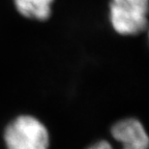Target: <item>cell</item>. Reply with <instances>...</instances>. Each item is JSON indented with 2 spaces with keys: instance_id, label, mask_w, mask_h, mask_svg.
I'll return each mask as SVG.
<instances>
[{
  "instance_id": "7a4b0ae2",
  "label": "cell",
  "mask_w": 149,
  "mask_h": 149,
  "mask_svg": "<svg viewBox=\"0 0 149 149\" xmlns=\"http://www.w3.org/2000/svg\"><path fill=\"white\" fill-rule=\"evenodd\" d=\"M111 23L120 34L133 35L147 26L148 0H112Z\"/></svg>"
},
{
  "instance_id": "6da1fadb",
  "label": "cell",
  "mask_w": 149,
  "mask_h": 149,
  "mask_svg": "<svg viewBox=\"0 0 149 149\" xmlns=\"http://www.w3.org/2000/svg\"><path fill=\"white\" fill-rule=\"evenodd\" d=\"M7 149H49V134L45 125L31 116H21L7 126Z\"/></svg>"
},
{
  "instance_id": "3957f363",
  "label": "cell",
  "mask_w": 149,
  "mask_h": 149,
  "mask_svg": "<svg viewBox=\"0 0 149 149\" xmlns=\"http://www.w3.org/2000/svg\"><path fill=\"white\" fill-rule=\"evenodd\" d=\"M113 139L120 145L119 149H148L149 140L140 121L128 118L117 122L111 130ZM88 149H115L108 141H100Z\"/></svg>"
},
{
  "instance_id": "277c9868",
  "label": "cell",
  "mask_w": 149,
  "mask_h": 149,
  "mask_svg": "<svg viewBox=\"0 0 149 149\" xmlns=\"http://www.w3.org/2000/svg\"><path fill=\"white\" fill-rule=\"evenodd\" d=\"M17 8L24 17L46 20L51 14V4L53 0H15Z\"/></svg>"
}]
</instances>
